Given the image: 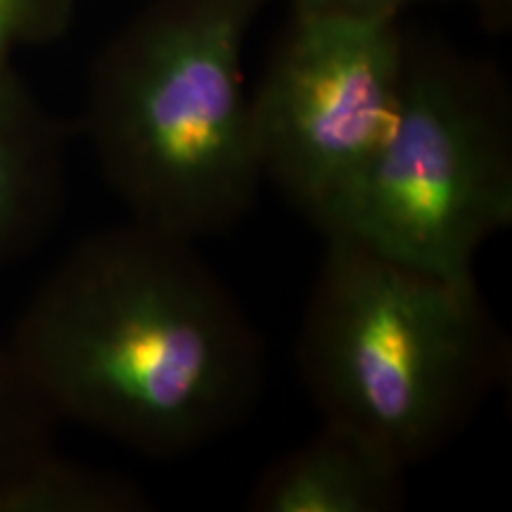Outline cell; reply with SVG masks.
<instances>
[{
	"mask_svg": "<svg viewBox=\"0 0 512 512\" xmlns=\"http://www.w3.org/2000/svg\"><path fill=\"white\" fill-rule=\"evenodd\" d=\"M17 366L76 420L176 458L254 413L266 356L195 242L131 221L83 242L48 280L19 330Z\"/></svg>",
	"mask_w": 512,
	"mask_h": 512,
	"instance_id": "cell-1",
	"label": "cell"
},
{
	"mask_svg": "<svg viewBox=\"0 0 512 512\" xmlns=\"http://www.w3.org/2000/svg\"><path fill=\"white\" fill-rule=\"evenodd\" d=\"M266 0H152L102 53L91 133L131 221L188 242L245 219L264 185L245 86Z\"/></svg>",
	"mask_w": 512,
	"mask_h": 512,
	"instance_id": "cell-2",
	"label": "cell"
},
{
	"mask_svg": "<svg viewBox=\"0 0 512 512\" xmlns=\"http://www.w3.org/2000/svg\"><path fill=\"white\" fill-rule=\"evenodd\" d=\"M503 335L475 278L403 264L325 235L299 337L325 420L413 467L463 432L503 370Z\"/></svg>",
	"mask_w": 512,
	"mask_h": 512,
	"instance_id": "cell-3",
	"label": "cell"
},
{
	"mask_svg": "<svg viewBox=\"0 0 512 512\" xmlns=\"http://www.w3.org/2000/svg\"><path fill=\"white\" fill-rule=\"evenodd\" d=\"M512 223V112L489 64L406 36L394 126L320 233L403 264L475 278L482 247Z\"/></svg>",
	"mask_w": 512,
	"mask_h": 512,
	"instance_id": "cell-4",
	"label": "cell"
},
{
	"mask_svg": "<svg viewBox=\"0 0 512 512\" xmlns=\"http://www.w3.org/2000/svg\"><path fill=\"white\" fill-rule=\"evenodd\" d=\"M406 31L396 17L292 12L254 95L264 181L328 226L401 105Z\"/></svg>",
	"mask_w": 512,
	"mask_h": 512,
	"instance_id": "cell-5",
	"label": "cell"
},
{
	"mask_svg": "<svg viewBox=\"0 0 512 512\" xmlns=\"http://www.w3.org/2000/svg\"><path fill=\"white\" fill-rule=\"evenodd\" d=\"M406 467L354 430L325 427L268 467L249 496L256 512H389L403 503Z\"/></svg>",
	"mask_w": 512,
	"mask_h": 512,
	"instance_id": "cell-6",
	"label": "cell"
},
{
	"mask_svg": "<svg viewBox=\"0 0 512 512\" xmlns=\"http://www.w3.org/2000/svg\"><path fill=\"white\" fill-rule=\"evenodd\" d=\"M55 140L15 79L0 69V259L24 245L53 204Z\"/></svg>",
	"mask_w": 512,
	"mask_h": 512,
	"instance_id": "cell-7",
	"label": "cell"
},
{
	"mask_svg": "<svg viewBox=\"0 0 512 512\" xmlns=\"http://www.w3.org/2000/svg\"><path fill=\"white\" fill-rule=\"evenodd\" d=\"M5 508L24 510H100V512H140L147 510V496L138 486L121 479L88 475L69 470H34L31 475L5 484L0 489Z\"/></svg>",
	"mask_w": 512,
	"mask_h": 512,
	"instance_id": "cell-8",
	"label": "cell"
},
{
	"mask_svg": "<svg viewBox=\"0 0 512 512\" xmlns=\"http://www.w3.org/2000/svg\"><path fill=\"white\" fill-rule=\"evenodd\" d=\"M69 10L72 0H0V69L17 46L57 34Z\"/></svg>",
	"mask_w": 512,
	"mask_h": 512,
	"instance_id": "cell-9",
	"label": "cell"
},
{
	"mask_svg": "<svg viewBox=\"0 0 512 512\" xmlns=\"http://www.w3.org/2000/svg\"><path fill=\"white\" fill-rule=\"evenodd\" d=\"M425 0H290L292 12H320V15L349 17H396L406 8Z\"/></svg>",
	"mask_w": 512,
	"mask_h": 512,
	"instance_id": "cell-10",
	"label": "cell"
},
{
	"mask_svg": "<svg viewBox=\"0 0 512 512\" xmlns=\"http://www.w3.org/2000/svg\"><path fill=\"white\" fill-rule=\"evenodd\" d=\"M475 5L482 24L491 31H503L512 22V0H470Z\"/></svg>",
	"mask_w": 512,
	"mask_h": 512,
	"instance_id": "cell-11",
	"label": "cell"
}]
</instances>
